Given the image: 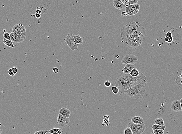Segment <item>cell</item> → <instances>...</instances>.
<instances>
[{"label":"cell","instance_id":"cell-30","mask_svg":"<svg viewBox=\"0 0 182 134\" xmlns=\"http://www.w3.org/2000/svg\"><path fill=\"white\" fill-rule=\"evenodd\" d=\"M8 74L9 75L11 76H15V74H14V73H13V72L12 68H10V69L8 70Z\"/></svg>","mask_w":182,"mask_h":134},{"label":"cell","instance_id":"cell-5","mask_svg":"<svg viewBox=\"0 0 182 134\" xmlns=\"http://www.w3.org/2000/svg\"><path fill=\"white\" fill-rule=\"evenodd\" d=\"M12 32L26 39V29L22 24H16L13 27Z\"/></svg>","mask_w":182,"mask_h":134},{"label":"cell","instance_id":"cell-33","mask_svg":"<svg viewBox=\"0 0 182 134\" xmlns=\"http://www.w3.org/2000/svg\"><path fill=\"white\" fill-rule=\"evenodd\" d=\"M121 0L122 1L124 4L125 7L129 5V1H128V0Z\"/></svg>","mask_w":182,"mask_h":134},{"label":"cell","instance_id":"cell-39","mask_svg":"<svg viewBox=\"0 0 182 134\" xmlns=\"http://www.w3.org/2000/svg\"><path fill=\"white\" fill-rule=\"evenodd\" d=\"M182 74V69H180L179 70H178V72H177V74H178V75L180 76V75H181V74Z\"/></svg>","mask_w":182,"mask_h":134},{"label":"cell","instance_id":"cell-31","mask_svg":"<svg viewBox=\"0 0 182 134\" xmlns=\"http://www.w3.org/2000/svg\"><path fill=\"white\" fill-rule=\"evenodd\" d=\"M129 4H137L138 0H128Z\"/></svg>","mask_w":182,"mask_h":134},{"label":"cell","instance_id":"cell-9","mask_svg":"<svg viewBox=\"0 0 182 134\" xmlns=\"http://www.w3.org/2000/svg\"><path fill=\"white\" fill-rule=\"evenodd\" d=\"M70 122L69 118L65 117L59 113L57 119V122L59 126L62 128L67 127L69 125Z\"/></svg>","mask_w":182,"mask_h":134},{"label":"cell","instance_id":"cell-8","mask_svg":"<svg viewBox=\"0 0 182 134\" xmlns=\"http://www.w3.org/2000/svg\"><path fill=\"white\" fill-rule=\"evenodd\" d=\"M140 6V4L137 3L129 5L125 7V10L129 15H134L139 12Z\"/></svg>","mask_w":182,"mask_h":134},{"label":"cell","instance_id":"cell-41","mask_svg":"<svg viewBox=\"0 0 182 134\" xmlns=\"http://www.w3.org/2000/svg\"><path fill=\"white\" fill-rule=\"evenodd\" d=\"M180 102L181 105V111H182V98L180 100Z\"/></svg>","mask_w":182,"mask_h":134},{"label":"cell","instance_id":"cell-16","mask_svg":"<svg viewBox=\"0 0 182 134\" xmlns=\"http://www.w3.org/2000/svg\"><path fill=\"white\" fill-rule=\"evenodd\" d=\"M131 121L133 122L134 123L137 124L141 123L143 122L144 120L142 117L140 116H136L132 118Z\"/></svg>","mask_w":182,"mask_h":134},{"label":"cell","instance_id":"cell-27","mask_svg":"<svg viewBox=\"0 0 182 134\" xmlns=\"http://www.w3.org/2000/svg\"><path fill=\"white\" fill-rule=\"evenodd\" d=\"M173 41V37L172 36L170 37H165V42H166L170 43Z\"/></svg>","mask_w":182,"mask_h":134},{"label":"cell","instance_id":"cell-15","mask_svg":"<svg viewBox=\"0 0 182 134\" xmlns=\"http://www.w3.org/2000/svg\"><path fill=\"white\" fill-rule=\"evenodd\" d=\"M59 113L60 114L65 117L69 118L70 115L71 111L70 109L67 108L63 107L60 109L59 110Z\"/></svg>","mask_w":182,"mask_h":134},{"label":"cell","instance_id":"cell-35","mask_svg":"<svg viewBox=\"0 0 182 134\" xmlns=\"http://www.w3.org/2000/svg\"><path fill=\"white\" fill-rule=\"evenodd\" d=\"M12 69L13 72L14 73L15 75L17 74L18 70V68H17L16 67H13L12 68Z\"/></svg>","mask_w":182,"mask_h":134},{"label":"cell","instance_id":"cell-22","mask_svg":"<svg viewBox=\"0 0 182 134\" xmlns=\"http://www.w3.org/2000/svg\"><path fill=\"white\" fill-rule=\"evenodd\" d=\"M155 124H159L161 126H165V123L163 119L161 118H157L155 121Z\"/></svg>","mask_w":182,"mask_h":134},{"label":"cell","instance_id":"cell-7","mask_svg":"<svg viewBox=\"0 0 182 134\" xmlns=\"http://www.w3.org/2000/svg\"><path fill=\"white\" fill-rule=\"evenodd\" d=\"M138 57L135 55L132 54H127L121 60V63L123 64H133L137 63L138 62Z\"/></svg>","mask_w":182,"mask_h":134},{"label":"cell","instance_id":"cell-4","mask_svg":"<svg viewBox=\"0 0 182 134\" xmlns=\"http://www.w3.org/2000/svg\"><path fill=\"white\" fill-rule=\"evenodd\" d=\"M121 36L123 42L126 43L127 47L133 49L138 48L136 45L133 36L129 30L127 24L121 30Z\"/></svg>","mask_w":182,"mask_h":134},{"label":"cell","instance_id":"cell-37","mask_svg":"<svg viewBox=\"0 0 182 134\" xmlns=\"http://www.w3.org/2000/svg\"><path fill=\"white\" fill-rule=\"evenodd\" d=\"M171 36H172V33L170 31H169L168 32H167V33H166V37H171Z\"/></svg>","mask_w":182,"mask_h":134},{"label":"cell","instance_id":"cell-24","mask_svg":"<svg viewBox=\"0 0 182 134\" xmlns=\"http://www.w3.org/2000/svg\"><path fill=\"white\" fill-rule=\"evenodd\" d=\"M164 130H165L163 129L153 130V133L154 134H163L164 133Z\"/></svg>","mask_w":182,"mask_h":134},{"label":"cell","instance_id":"cell-25","mask_svg":"<svg viewBox=\"0 0 182 134\" xmlns=\"http://www.w3.org/2000/svg\"><path fill=\"white\" fill-rule=\"evenodd\" d=\"M112 90L113 92L114 93V94L115 95L118 94V93L119 92V89L116 86H113L112 87Z\"/></svg>","mask_w":182,"mask_h":134},{"label":"cell","instance_id":"cell-40","mask_svg":"<svg viewBox=\"0 0 182 134\" xmlns=\"http://www.w3.org/2000/svg\"><path fill=\"white\" fill-rule=\"evenodd\" d=\"M127 14L126 11H124L121 13V15L123 16H126L127 15Z\"/></svg>","mask_w":182,"mask_h":134},{"label":"cell","instance_id":"cell-3","mask_svg":"<svg viewBox=\"0 0 182 134\" xmlns=\"http://www.w3.org/2000/svg\"><path fill=\"white\" fill-rule=\"evenodd\" d=\"M115 84L119 89V92L122 94H125L127 90L135 86L130 80L129 74H126L122 72L117 77Z\"/></svg>","mask_w":182,"mask_h":134},{"label":"cell","instance_id":"cell-11","mask_svg":"<svg viewBox=\"0 0 182 134\" xmlns=\"http://www.w3.org/2000/svg\"><path fill=\"white\" fill-rule=\"evenodd\" d=\"M10 35L11 40L14 42L19 43L23 42L25 40V39L17 35L15 33V32H13L10 33Z\"/></svg>","mask_w":182,"mask_h":134},{"label":"cell","instance_id":"cell-21","mask_svg":"<svg viewBox=\"0 0 182 134\" xmlns=\"http://www.w3.org/2000/svg\"><path fill=\"white\" fill-rule=\"evenodd\" d=\"M140 71L138 70L137 68H133V69L131 70V71L129 74H130L131 76H136L139 75H140Z\"/></svg>","mask_w":182,"mask_h":134},{"label":"cell","instance_id":"cell-28","mask_svg":"<svg viewBox=\"0 0 182 134\" xmlns=\"http://www.w3.org/2000/svg\"><path fill=\"white\" fill-rule=\"evenodd\" d=\"M4 38H5L7 40H11V38H10V34L9 32H5L3 35Z\"/></svg>","mask_w":182,"mask_h":134},{"label":"cell","instance_id":"cell-2","mask_svg":"<svg viewBox=\"0 0 182 134\" xmlns=\"http://www.w3.org/2000/svg\"><path fill=\"white\" fill-rule=\"evenodd\" d=\"M147 81L145 80L133 86L132 87L126 91V94L129 97L138 99H142L146 91Z\"/></svg>","mask_w":182,"mask_h":134},{"label":"cell","instance_id":"cell-38","mask_svg":"<svg viewBox=\"0 0 182 134\" xmlns=\"http://www.w3.org/2000/svg\"><path fill=\"white\" fill-rule=\"evenodd\" d=\"M34 17H36V18H37V19L40 18L41 15L40 14H39L36 13L35 14V15H34Z\"/></svg>","mask_w":182,"mask_h":134},{"label":"cell","instance_id":"cell-32","mask_svg":"<svg viewBox=\"0 0 182 134\" xmlns=\"http://www.w3.org/2000/svg\"><path fill=\"white\" fill-rule=\"evenodd\" d=\"M104 85L106 87H110L111 86V82L110 81L107 80L105 82Z\"/></svg>","mask_w":182,"mask_h":134},{"label":"cell","instance_id":"cell-36","mask_svg":"<svg viewBox=\"0 0 182 134\" xmlns=\"http://www.w3.org/2000/svg\"><path fill=\"white\" fill-rule=\"evenodd\" d=\"M52 70L53 71V72L55 74H57L59 72V69L57 67H54L52 69Z\"/></svg>","mask_w":182,"mask_h":134},{"label":"cell","instance_id":"cell-20","mask_svg":"<svg viewBox=\"0 0 182 134\" xmlns=\"http://www.w3.org/2000/svg\"><path fill=\"white\" fill-rule=\"evenodd\" d=\"M127 126L129 127L133 132V134H135L136 130V124H135L132 121L130 122L127 124Z\"/></svg>","mask_w":182,"mask_h":134},{"label":"cell","instance_id":"cell-23","mask_svg":"<svg viewBox=\"0 0 182 134\" xmlns=\"http://www.w3.org/2000/svg\"><path fill=\"white\" fill-rule=\"evenodd\" d=\"M166 128L165 126H161L159 124H154L152 126V129L153 130H158V129H163L165 130Z\"/></svg>","mask_w":182,"mask_h":134},{"label":"cell","instance_id":"cell-29","mask_svg":"<svg viewBox=\"0 0 182 134\" xmlns=\"http://www.w3.org/2000/svg\"><path fill=\"white\" fill-rule=\"evenodd\" d=\"M48 133V131H38L34 133V134H45Z\"/></svg>","mask_w":182,"mask_h":134},{"label":"cell","instance_id":"cell-14","mask_svg":"<svg viewBox=\"0 0 182 134\" xmlns=\"http://www.w3.org/2000/svg\"><path fill=\"white\" fill-rule=\"evenodd\" d=\"M113 4L115 8L119 10H122L125 7L124 4L121 0H114Z\"/></svg>","mask_w":182,"mask_h":134},{"label":"cell","instance_id":"cell-34","mask_svg":"<svg viewBox=\"0 0 182 134\" xmlns=\"http://www.w3.org/2000/svg\"><path fill=\"white\" fill-rule=\"evenodd\" d=\"M41 9H42V7H38V8H36V13L39 14H40L41 15V14L42 13V10Z\"/></svg>","mask_w":182,"mask_h":134},{"label":"cell","instance_id":"cell-42","mask_svg":"<svg viewBox=\"0 0 182 134\" xmlns=\"http://www.w3.org/2000/svg\"><path fill=\"white\" fill-rule=\"evenodd\" d=\"M2 130L0 129V134H1L2 133Z\"/></svg>","mask_w":182,"mask_h":134},{"label":"cell","instance_id":"cell-6","mask_svg":"<svg viewBox=\"0 0 182 134\" xmlns=\"http://www.w3.org/2000/svg\"><path fill=\"white\" fill-rule=\"evenodd\" d=\"M64 40L66 44L68 45L72 50H77L79 45L75 42L72 33L68 34L64 38Z\"/></svg>","mask_w":182,"mask_h":134},{"label":"cell","instance_id":"cell-13","mask_svg":"<svg viewBox=\"0 0 182 134\" xmlns=\"http://www.w3.org/2000/svg\"><path fill=\"white\" fill-rule=\"evenodd\" d=\"M135 68V66L134 64H126L125 66L122 69V72L126 74H130L131 70Z\"/></svg>","mask_w":182,"mask_h":134},{"label":"cell","instance_id":"cell-10","mask_svg":"<svg viewBox=\"0 0 182 134\" xmlns=\"http://www.w3.org/2000/svg\"><path fill=\"white\" fill-rule=\"evenodd\" d=\"M170 108L175 112H179L181 111V105L180 101L176 100L173 101L170 106Z\"/></svg>","mask_w":182,"mask_h":134},{"label":"cell","instance_id":"cell-12","mask_svg":"<svg viewBox=\"0 0 182 134\" xmlns=\"http://www.w3.org/2000/svg\"><path fill=\"white\" fill-rule=\"evenodd\" d=\"M146 129L144 122L141 123L136 124V130L135 134H142Z\"/></svg>","mask_w":182,"mask_h":134},{"label":"cell","instance_id":"cell-1","mask_svg":"<svg viewBox=\"0 0 182 134\" xmlns=\"http://www.w3.org/2000/svg\"><path fill=\"white\" fill-rule=\"evenodd\" d=\"M127 25L129 30L133 36L136 45L139 48L144 41L146 30L138 22H130Z\"/></svg>","mask_w":182,"mask_h":134},{"label":"cell","instance_id":"cell-19","mask_svg":"<svg viewBox=\"0 0 182 134\" xmlns=\"http://www.w3.org/2000/svg\"><path fill=\"white\" fill-rule=\"evenodd\" d=\"M3 42L5 45L8 46L9 47H11V48H15V46L13 44V42L12 41L10 40H7L5 38H4V40H3Z\"/></svg>","mask_w":182,"mask_h":134},{"label":"cell","instance_id":"cell-17","mask_svg":"<svg viewBox=\"0 0 182 134\" xmlns=\"http://www.w3.org/2000/svg\"><path fill=\"white\" fill-rule=\"evenodd\" d=\"M48 131V133L53 134H60L62 133L61 129L59 128H53Z\"/></svg>","mask_w":182,"mask_h":134},{"label":"cell","instance_id":"cell-26","mask_svg":"<svg viewBox=\"0 0 182 134\" xmlns=\"http://www.w3.org/2000/svg\"><path fill=\"white\" fill-rule=\"evenodd\" d=\"M124 133L125 134H133V133L129 127H127L125 129L124 132Z\"/></svg>","mask_w":182,"mask_h":134},{"label":"cell","instance_id":"cell-18","mask_svg":"<svg viewBox=\"0 0 182 134\" xmlns=\"http://www.w3.org/2000/svg\"><path fill=\"white\" fill-rule=\"evenodd\" d=\"M74 40L75 41L76 43L78 44H82L83 43V38L80 36L79 34L75 35L73 36Z\"/></svg>","mask_w":182,"mask_h":134},{"label":"cell","instance_id":"cell-44","mask_svg":"<svg viewBox=\"0 0 182 134\" xmlns=\"http://www.w3.org/2000/svg\"><path fill=\"white\" fill-rule=\"evenodd\" d=\"M1 125H2V124H1V123L0 122V126H1Z\"/></svg>","mask_w":182,"mask_h":134},{"label":"cell","instance_id":"cell-43","mask_svg":"<svg viewBox=\"0 0 182 134\" xmlns=\"http://www.w3.org/2000/svg\"><path fill=\"white\" fill-rule=\"evenodd\" d=\"M180 77H181V78H182V74H181V75H180Z\"/></svg>","mask_w":182,"mask_h":134}]
</instances>
